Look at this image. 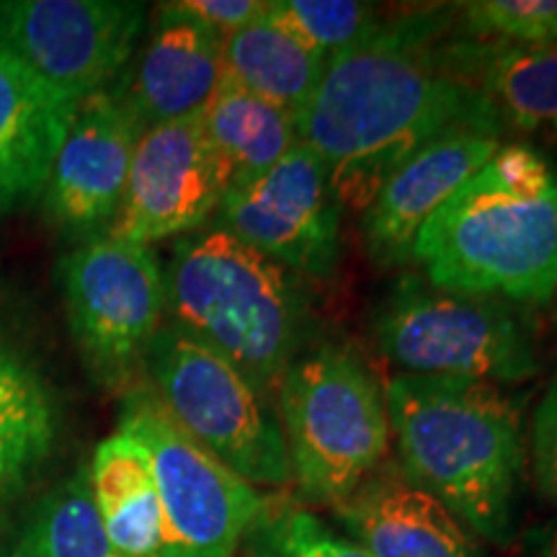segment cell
I'll return each instance as SVG.
<instances>
[{
    "label": "cell",
    "instance_id": "cell-6",
    "mask_svg": "<svg viewBox=\"0 0 557 557\" xmlns=\"http://www.w3.org/2000/svg\"><path fill=\"white\" fill-rule=\"evenodd\" d=\"M143 377L199 447L250 485L287 487L292 468L276 398L189 333L160 325Z\"/></svg>",
    "mask_w": 557,
    "mask_h": 557
},
{
    "label": "cell",
    "instance_id": "cell-14",
    "mask_svg": "<svg viewBox=\"0 0 557 557\" xmlns=\"http://www.w3.org/2000/svg\"><path fill=\"white\" fill-rule=\"evenodd\" d=\"M504 135L493 127H457L403 163L361 218L369 259L382 269L408 263L421 227L504 148Z\"/></svg>",
    "mask_w": 557,
    "mask_h": 557
},
{
    "label": "cell",
    "instance_id": "cell-16",
    "mask_svg": "<svg viewBox=\"0 0 557 557\" xmlns=\"http://www.w3.org/2000/svg\"><path fill=\"white\" fill-rule=\"evenodd\" d=\"M333 517L372 557H487L470 529L389 459Z\"/></svg>",
    "mask_w": 557,
    "mask_h": 557
},
{
    "label": "cell",
    "instance_id": "cell-15",
    "mask_svg": "<svg viewBox=\"0 0 557 557\" xmlns=\"http://www.w3.org/2000/svg\"><path fill=\"white\" fill-rule=\"evenodd\" d=\"M222 45L225 37L181 11L178 3H160L143 52L114 86L145 129L186 120L205 111L220 86Z\"/></svg>",
    "mask_w": 557,
    "mask_h": 557
},
{
    "label": "cell",
    "instance_id": "cell-12",
    "mask_svg": "<svg viewBox=\"0 0 557 557\" xmlns=\"http://www.w3.org/2000/svg\"><path fill=\"white\" fill-rule=\"evenodd\" d=\"M225 191L227 176L209 143L205 111L156 124L139 137L122 207L107 235L150 246L197 233Z\"/></svg>",
    "mask_w": 557,
    "mask_h": 557
},
{
    "label": "cell",
    "instance_id": "cell-25",
    "mask_svg": "<svg viewBox=\"0 0 557 557\" xmlns=\"http://www.w3.org/2000/svg\"><path fill=\"white\" fill-rule=\"evenodd\" d=\"M269 13L312 50L344 52L380 24V11L359 0H269Z\"/></svg>",
    "mask_w": 557,
    "mask_h": 557
},
{
    "label": "cell",
    "instance_id": "cell-22",
    "mask_svg": "<svg viewBox=\"0 0 557 557\" xmlns=\"http://www.w3.org/2000/svg\"><path fill=\"white\" fill-rule=\"evenodd\" d=\"M209 143L227 176V189L274 169L299 143V122L289 111L243 88L230 75L205 109Z\"/></svg>",
    "mask_w": 557,
    "mask_h": 557
},
{
    "label": "cell",
    "instance_id": "cell-4",
    "mask_svg": "<svg viewBox=\"0 0 557 557\" xmlns=\"http://www.w3.org/2000/svg\"><path fill=\"white\" fill-rule=\"evenodd\" d=\"M163 278L169 325L212 346L271 395L310 348V299L299 276L225 230L178 238Z\"/></svg>",
    "mask_w": 557,
    "mask_h": 557
},
{
    "label": "cell",
    "instance_id": "cell-13",
    "mask_svg": "<svg viewBox=\"0 0 557 557\" xmlns=\"http://www.w3.org/2000/svg\"><path fill=\"white\" fill-rule=\"evenodd\" d=\"M143 132L114 83L78 103L41 191L47 220L60 233L83 243L109 233Z\"/></svg>",
    "mask_w": 557,
    "mask_h": 557
},
{
    "label": "cell",
    "instance_id": "cell-30",
    "mask_svg": "<svg viewBox=\"0 0 557 557\" xmlns=\"http://www.w3.org/2000/svg\"><path fill=\"white\" fill-rule=\"evenodd\" d=\"M555 320H557V289H555Z\"/></svg>",
    "mask_w": 557,
    "mask_h": 557
},
{
    "label": "cell",
    "instance_id": "cell-2",
    "mask_svg": "<svg viewBox=\"0 0 557 557\" xmlns=\"http://www.w3.org/2000/svg\"><path fill=\"white\" fill-rule=\"evenodd\" d=\"M385 398L403 472L472 534L511 545L527 470L517 400L491 382L410 372Z\"/></svg>",
    "mask_w": 557,
    "mask_h": 557
},
{
    "label": "cell",
    "instance_id": "cell-3",
    "mask_svg": "<svg viewBox=\"0 0 557 557\" xmlns=\"http://www.w3.org/2000/svg\"><path fill=\"white\" fill-rule=\"evenodd\" d=\"M438 289L547 305L557 289V160L508 143L421 227L413 256Z\"/></svg>",
    "mask_w": 557,
    "mask_h": 557
},
{
    "label": "cell",
    "instance_id": "cell-28",
    "mask_svg": "<svg viewBox=\"0 0 557 557\" xmlns=\"http://www.w3.org/2000/svg\"><path fill=\"white\" fill-rule=\"evenodd\" d=\"M176 3L181 11L225 39L230 34L246 29L269 9V0H176Z\"/></svg>",
    "mask_w": 557,
    "mask_h": 557
},
{
    "label": "cell",
    "instance_id": "cell-8",
    "mask_svg": "<svg viewBox=\"0 0 557 557\" xmlns=\"http://www.w3.org/2000/svg\"><path fill=\"white\" fill-rule=\"evenodd\" d=\"M120 429L150 455L163 513L160 557L238 555L267 496L199 447L145 380L122 393Z\"/></svg>",
    "mask_w": 557,
    "mask_h": 557
},
{
    "label": "cell",
    "instance_id": "cell-1",
    "mask_svg": "<svg viewBox=\"0 0 557 557\" xmlns=\"http://www.w3.org/2000/svg\"><path fill=\"white\" fill-rule=\"evenodd\" d=\"M457 127L508 132L472 83L457 5H429L380 18L329 58L299 116V143L323 160L341 205L364 212L403 163Z\"/></svg>",
    "mask_w": 557,
    "mask_h": 557
},
{
    "label": "cell",
    "instance_id": "cell-29",
    "mask_svg": "<svg viewBox=\"0 0 557 557\" xmlns=\"http://www.w3.org/2000/svg\"><path fill=\"white\" fill-rule=\"evenodd\" d=\"M545 557H557V529L553 534H549V542L545 547Z\"/></svg>",
    "mask_w": 557,
    "mask_h": 557
},
{
    "label": "cell",
    "instance_id": "cell-27",
    "mask_svg": "<svg viewBox=\"0 0 557 557\" xmlns=\"http://www.w3.org/2000/svg\"><path fill=\"white\" fill-rule=\"evenodd\" d=\"M532 475L540 496L557 504V377L534 410Z\"/></svg>",
    "mask_w": 557,
    "mask_h": 557
},
{
    "label": "cell",
    "instance_id": "cell-10",
    "mask_svg": "<svg viewBox=\"0 0 557 557\" xmlns=\"http://www.w3.org/2000/svg\"><path fill=\"white\" fill-rule=\"evenodd\" d=\"M145 21L135 0H0V52L81 103L124 73Z\"/></svg>",
    "mask_w": 557,
    "mask_h": 557
},
{
    "label": "cell",
    "instance_id": "cell-21",
    "mask_svg": "<svg viewBox=\"0 0 557 557\" xmlns=\"http://www.w3.org/2000/svg\"><path fill=\"white\" fill-rule=\"evenodd\" d=\"M222 65L235 83L289 111L299 122L323 81L329 54L305 45L267 9L261 18L225 39Z\"/></svg>",
    "mask_w": 557,
    "mask_h": 557
},
{
    "label": "cell",
    "instance_id": "cell-17",
    "mask_svg": "<svg viewBox=\"0 0 557 557\" xmlns=\"http://www.w3.org/2000/svg\"><path fill=\"white\" fill-rule=\"evenodd\" d=\"M78 103L0 52V214L34 205Z\"/></svg>",
    "mask_w": 557,
    "mask_h": 557
},
{
    "label": "cell",
    "instance_id": "cell-5",
    "mask_svg": "<svg viewBox=\"0 0 557 557\" xmlns=\"http://www.w3.org/2000/svg\"><path fill=\"white\" fill-rule=\"evenodd\" d=\"M292 483L308 504L336 508L389 459L385 387L357 348L310 346L276 385Z\"/></svg>",
    "mask_w": 557,
    "mask_h": 557
},
{
    "label": "cell",
    "instance_id": "cell-23",
    "mask_svg": "<svg viewBox=\"0 0 557 557\" xmlns=\"http://www.w3.org/2000/svg\"><path fill=\"white\" fill-rule=\"evenodd\" d=\"M472 83L506 129L557 132V41L504 45L475 39Z\"/></svg>",
    "mask_w": 557,
    "mask_h": 557
},
{
    "label": "cell",
    "instance_id": "cell-9",
    "mask_svg": "<svg viewBox=\"0 0 557 557\" xmlns=\"http://www.w3.org/2000/svg\"><path fill=\"white\" fill-rule=\"evenodd\" d=\"M60 278L70 333L90 380L107 393H127L143 380L145 354L165 315L156 250L103 235L67 253Z\"/></svg>",
    "mask_w": 557,
    "mask_h": 557
},
{
    "label": "cell",
    "instance_id": "cell-7",
    "mask_svg": "<svg viewBox=\"0 0 557 557\" xmlns=\"http://www.w3.org/2000/svg\"><path fill=\"white\" fill-rule=\"evenodd\" d=\"M374 341L410 374L462 377L498 385L540 372L524 320L504 299L438 289L406 274L372 318Z\"/></svg>",
    "mask_w": 557,
    "mask_h": 557
},
{
    "label": "cell",
    "instance_id": "cell-19",
    "mask_svg": "<svg viewBox=\"0 0 557 557\" xmlns=\"http://www.w3.org/2000/svg\"><path fill=\"white\" fill-rule=\"evenodd\" d=\"M90 493L116 557H160L163 513L148 449L116 429L88 465Z\"/></svg>",
    "mask_w": 557,
    "mask_h": 557
},
{
    "label": "cell",
    "instance_id": "cell-11",
    "mask_svg": "<svg viewBox=\"0 0 557 557\" xmlns=\"http://www.w3.org/2000/svg\"><path fill=\"white\" fill-rule=\"evenodd\" d=\"M341 209L323 160L297 143L263 176L227 189L212 227L292 274L323 278L341 261Z\"/></svg>",
    "mask_w": 557,
    "mask_h": 557
},
{
    "label": "cell",
    "instance_id": "cell-26",
    "mask_svg": "<svg viewBox=\"0 0 557 557\" xmlns=\"http://www.w3.org/2000/svg\"><path fill=\"white\" fill-rule=\"evenodd\" d=\"M457 24L478 41L555 45L557 0H472L457 3Z\"/></svg>",
    "mask_w": 557,
    "mask_h": 557
},
{
    "label": "cell",
    "instance_id": "cell-20",
    "mask_svg": "<svg viewBox=\"0 0 557 557\" xmlns=\"http://www.w3.org/2000/svg\"><path fill=\"white\" fill-rule=\"evenodd\" d=\"M0 557H116L96 511L88 468L0 519Z\"/></svg>",
    "mask_w": 557,
    "mask_h": 557
},
{
    "label": "cell",
    "instance_id": "cell-24",
    "mask_svg": "<svg viewBox=\"0 0 557 557\" xmlns=\"http://www.w3.org/2000/svg\"><path fill=\"white\" fill-rule=\"evenodd\" d=\"M246 557H372L292 498H269L243 540Z\"/></svg>",
    "mask_w": 557,
    "mask_h": 557
},
{
    "label": "cell",
    "instance_id": "cell-18",
    "mask_svg": "<svg viewBox=\"0 0 557 557\" xmlns=\"http://www.w3.org/2000/svg\"><path fill=\"white\" fill-rule=\"evenodd\" d=\"M60 400L32 354L0 325V504L24 493L58 449Z\"/></svg>",
    "mask_w": 557,
    "mask_h": 557
}]
</instances>
